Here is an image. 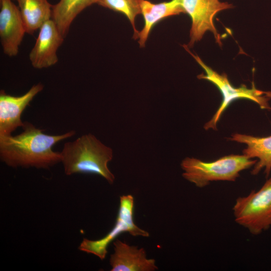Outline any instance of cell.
<instances>
[{"label": "cell", "mask_w": 271, "mask_h": 271, "mask_svg": "<svg viewBox=\"0 0 271 271\" xmlns=\"http://www.w3.org/2000/svg\"><path fill=\"white\" fill-rule=\"evenodd\" d=\"M23 131L13 136L0 137V159L9 167L48 169L61 162L60 152L52 147L73 136L74 130L60 135H49L31 123L25 121Z\"/></svg>", "instance_id": "cell-1"}, {"label": "cell", "mask_w": 271, "mask_h": 271, "mask_svg": "<svg viewBox=\"0 0 271 271\" xmlns=\"http://www.w3.org/2000/svg\"><path fill=\"white\" fill-rule=\"evenodd\" d=\"M60 154L66 175L94 174L110 184L113 183L115 177L107 166L113 157L112 150L92 134L65 143Z\"/></svg>", "instance_id": "cell-2"}, {"label": "cell", "mask_w": 271, "mask_h": 271, "mask_svg": "<svg viewBox=\"0 0 271 271\" xmlns=\"http://www.w3.org/2000/svg\"><path fill=\"white\" fill-rule=\"evenodd\" d=\"M257 160L244 155H229L212 162H204L187 157L181 162L184 172L182 176L199 188H203L213 181H235L240 173L255 164Z\"/></svg>", "instance_id": "cell-3"}, {"label": "cell", "mask_w": 271, "mask_h": 271, "mask_svg": "<svg viewBox=\"0 0 271 271\" xmlns=\"http://www.w3.org/2000/svg\"><path fill=\"white\" fill-rule=\"evenodd\" d=\"M184 47L194 57L205 72V74L202 73L198 75L197 78L213 83L219 89L222 96L221 103L218 109L211 119L205 124V129L217 130V122L223 112L231 102L237 99L250 100L256 103L261 109H271L269 105V101L271 99V91H264L256 88L253 82H252L251 88H248L244 84H242L238 87L233 86L226 74L218 73L206 65L199 56L192 54L187 46L184 45Z\"/></svg>", "instance_id": "cell-4"}, {"label": "cell", "mask_w": 271, "mask_h": 271, "mask_svg": "<svg viewBox=\"0 0 271 271\" xmlns=\"http://www.w3.org/2000/svg\"><path fill=\"white\" fill-rule=\"evenodd\" d=\"M235 221L253 235L271 227V178L257 191L238 197L232 208Z\"/></svg>", "instance_id": "cell-5"}, {"label": "cell", "mask_w": 271, "mask_h": 271, "mask_svg": "<svg viewBox=\"0 0 271 271\" xmlns=\"http://www.w3.org/2000/svg\"><path fill=\"white\" fill-rule=\"evenodd\" d=\"M134 198L131 195L120 197V204L115 225L104 237L92 240L84 238L78 249L93 254L103 260L107 253L109 243L120 234L128 232L134 236L149 237L148 231L139 227L134 222L133 211Z\"/></svg>", "instance_id": "cell-6"}, {"label": "cell", "mask_w": 271, "mask_h": 271, "mask_svg": "<svg viewBox=\"0 0 271 271\" xmlns=\"http://www.w3.org/2000/svg\"><path fill=\"white\" fill-rule=\"evenodd\" d=\"M181 3L192 21L188 47H192L200 41L207 31L212 32L216 42L221 45V37L215 27L213 20L218 13L231 9L233 5L219 0H181Z\"/></svg>", "instance_id": "cell-7"}, {"label": "cell", "mask_w": 271, "mask_h": 271, "mask_svg": "<svg viewBox=\"0 0 271 271\" xmlns=\"http://www.w3.org/2000/svg\"><path fill=\"white\" fill-rule=\"evenodd\" d=\"M0 40L5 55H18L19 47L26 33L18 7L12 0H0Z\"/></svg>", "instance_id": "cell-8"}, {"label": "cell", "mask_w": 271, "mask_h": 271, "mask_svg": "<svg viewBox=\"0 0 271 271\" xmlns=\"http://www.w3.org/2000/svg\"><path fill=\"white\" fill-rule=\"evenodd\" d=\"M44 88L39 83L33 85L26 93L20 96L0 92V137L10 136L18 127H23L21 115L34 97Z\"/></svg>", "instance_id": "cell-9"}, {"label": "cell", "mask_w": 271, "mask_h": 271, "mask_svg": "<svg viewBox=\"0 0 271 271\" xmlns=\"http://www.w3.org/2000/svg\"><path fill=\"white\" fill-rule=\"evenodd\" d=\"M39 29L36 43L29 54V59L34 68L40 69L57 63V51L64 37L52 19L44 23Z\"/></svg>", "instance_id": "cell-10"}, {"label": "cell", "mask_w": 271, "mask_h": 271, "mask_svg": "<svg viewBox=\"0 0 271 271\" xmlns=\"http://www.w3.org/2000/svg\"><path fill=\"white\" fill-rule=\"evenodd\" d=\"M114 252L110 255L111 271H155L158 269L154 259L147 257L144 248L130 245L116 239L113 242Z\"/></svg>", "instance_id": "cell-11"}, {"label": "cell", "mask_w": 271, "mask_h": 271, "mask_svg": "<svg viewBox=\"0 0 271 271\" xmlns=\"http://www.w3.org/2000/svg\"><path fill=\"white\" fill-rule=\"evenodd\" d=\"M230 140L246 145L243 155L250 159L257 158V162L251 171L252 175H257L263 169L266 178L271 171V136L266 137H254L239 133H233Z\"/></svg>", "instance_id": "cell-12"}, {"label": "cell", "mask_w": 271, "mask_h": 271, "mask_svg": "<svg viewBox=\"0 0 271 271\" xmlns=\"http://www.w3.org/2000/svg\"><path fill=\"white\" fill-rule=\"evenodd\" d=\"M139 2L145 22L143 29L138 35L141 47H145L151 31L158 22L168 17L185 14L181 0H171L158 4H153L148 0H139Z\"/></svg>", "instance_id": "cell-13"}, {"label": "cell", "mask_w": 271, "mask_h": 271, "mask_svg": "<svg viewBox=\"0 0 271 271\" xmlns=\"http://www.w3.org/2000/svg\"><path fill=\"white\" fill-rule=\"evenodd\" d=\"M26 33L33 34L52 19V7L48 0H16Z\"/></svg>", "instance_id": "cell-14"}, {"label": "cell", "mask_w": 271, "mask_h": 271, "mask_svg": "<svg viewBox=\"0 0 271 271\" xmlns=\"http://www.w3.org/2000/svg\"><path fill=\"white\" fill-rule=\"evenodd\" d=\"M97 0H60L52 7V19L61 35L65 37L76 17L85 8Z\"/></svg>", "instance_id": "cell-15"}, {"label": "cell", "mask_w": 271, "mask_h": 271, "mask_svg": "<svg viewBox=\"0 0 271 271\" xmlns=\"http://www.w3.org/2000/svg\"><path fill=\"white\" fill-rule=\"evenodd\" d=\"M97 4L124 14L132 26L133 38H138L139 32L136 28L135 19L138 15L141 14L139 0H97Z\"/></svg>", "instance_id": "cell-16"}]
</instances>
